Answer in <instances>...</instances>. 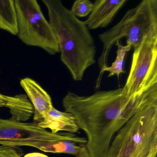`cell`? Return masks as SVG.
Listing matches in <instances>:
<instances>
[{
	"mask_svg": "<svg viewBox=\"0 0 157 157\" xmlns=\"http://www.w3.org/2000/svg\"><path fill=\"white\" fill-rule=\"evenodd\" d=\"M157 101L156 84L130 97L121 88L98 91L89 96L69 91L63 98L62 105L86 134L90 157H107L116 133L140 109Z\"/></svg>",
	"mask_w": 157,
	"mask_h": 157,
	"instance_id": "cell-1",
	"label": "cell"
},
{
	"mask_svg": "<svg viewBox=\"0 0 157 157\" xmlns=\"http://www.w3.org/2000/svg\"><path fill=\"white\" fill-rule=\"evenodd\" d=\"M57 39L61 60L76 81L96 62V46L84 21L79 20L59 0H42Z\"/></svg>",
	"mask_w": 157,
	"mask_h": 157,
	"instance_id": "cell-2",
	"label": "cell"
},
{
	"mask_svg": "<svg viewBox=\"0 0 157 157\" xmlns=\"http://www.w3.org/2000/svg\"><path fill=\"white\" fill-rule=\"evenodd\" d=\"M157 101L140 109L113 138L107 157H157Z\"/></svg>",
	"mask_w": 157,
	"mask_h": 157,
	"instance_id": "cell-3",
	"label": "cell"
},
{
	"mask_svg": "<svg viewBox=\"0 0 157 157\" xmlns=\"http://www.w3.org/2000/svg\"><path fill=\"white\" fill-rule=\"evenodd\" d=\"M157 29V0H143L128 10L117 24L99 35L103 44L98 61L100 71L108 67L110 51L117 41L125 38L126 45L135 48L149 33Z\"/></svg>",
	"mask_w": 157,
	"mask_h": 157,
	"instance_id": "cell-4",
	"label": "cell"
},
{
	"mask_svg": "<svg viewBox=\"0 0 157 157\" xmlns=\"http://www.w3.org/2000/svg\"><path fill=\"white\" fill-rule=\"evenodd\" d=\"M18 37L25 44L42 48L51 55L59 53L53 28L36 0H14Z\"/></svg>",
	"mask_w": 157,
	"mask_h": 157,
	"instance_id": "cell-5",
	"label": "cell"
},
{
	"mask_svg": "<svg viewBox=\"0 0 157 157\" xmlns=\"http://www.w3.org/2000/svg\"><path fill=\"white\" fill-rule=\"evenodd\" d=\"M134 49L129 74L122 88L129 97L157 84V29Z\"/></svg>",
	"mask_w": 157,
	"mask_h": 157,
	"instance_id": "cell-6",
	"label": "cell"
},
{
	"mask_svg": "<svg viewBox=\"0 0 157 157\" xmlns=\"http://www.w3.org/2000/svg\"><path fill=\"white\" fill-rule=\"evenodd\" d=\"M35 123L17 122L0 117V145L15 146L16 144L32 141H48L58 137Z\"/></svg>",
	"mask_w": 157,
	"mask_h": 157,
	"instance_id": "cell-7",
	"label": "cell"
},
{
	"mask_svg": "<svg viewBox=\"0 0 157 157\" xmlns=\"http://www.w3.org/2000/svg\"><path fill=\"white\" fill-rule=\"evenodd\" d=\"M86 138L73 133L60 132L58 138L48 141H32L16 144L15 147H33L46 152L66 153L76 157H90Z\"/></svg>",
	"mask_w": 157,
	"mask_h": 157,
	"instance_id": "cell-8",
	"label": "cell"
},
{
	"mask_svg": "<svg viewBox=\"0 0 157 157\" xmlns=\"http://www.w3.org/2000/svg\"><path fill=\"white\" fill-rule=\"evenodd\" d=\"M20 84L33 106L34 123L38 124L54 107L51 97L38 83L30 78L22 79Z\"/></svg>",
	"mask_w": 157,
	"mask_h": 157,
	"instance_id": "cell-9",
	"label": "cell"
},
{
	"mask_svg": "<svg viewBox=\"0 0 157 157\" xmlns=\"http://www.w3.org/2000/svg\"><path fill=\"white\" fill-rule=\"evenodd\" d=\"M126 0H96L88 19L84 21L89 30L104 28L112 22Z\"/></svg>",
	"mask_w": 157,
	"mask_h": 157,
	"instance_id": "cell-10",
	"label": "cell"
},
{
	"mask_svg": "<svg viewBox=\"0 0 157 157\" xmlns=\"http://www.w3.org/2000/svg\"><path fill=\"white\" fill-rule=\"evenodd\" d=\"M37 124L44 129L48 128L53 134L61 131L75 134L79 130L76 118L72 114L65 111L61 112L54 107Z\"/></svg>",
	"mask_w": 157,
	"mask_h": 157,
	"instance_id": "cell-11",
	"label": "cell"
},
{
	"mask_svg": "<svg viewBox=\"0 0 157 157\" xmlns=\"http://www.w3.org/2000/svg\"><path fill=\"white\" fill-rule=\"evenodd\" d=\"M7 107L11 115L10 119L17 122H25L34 113L32 103L26 94L11 96L0 93V108Z\"/></svg>",
	"mask_w": 157,
	"mask_h": 157,
	"instance_id": "cell-12",
	"label": "cell"
},
{
	"mask_svg": "<svg viewBox=\"0 0 157 157\" xmlns=\"http://www.w3.org/2000/svg\"><path fill=\"white\" fill-rule=\"evenodd\" d=\"M0 30L16 36L18 33L14 0H0Z\"/></svg>",
	"mask_w": 157,
	"mask_h": 157,
	"instance_id": "cell-13",
	"label": "cell"
},
{
	"mask_svg": "<svg viewBox=\"0 0 157 157\" xmlns=\"http://www.w3.org/2000/svg\"><path fill=\"white\" fill-rule=\"evenodd\" d=\"M117 46V56L115 61L112 63L110 67H105L101 71H100L98 78L96 80L95 84V89H99L101 86L102 79L103 77L104 74L105 72H109L108 77L116 75L117 78H119L121 73H124V71L123 69L124 60L127 53L130 51L131 48L130 46L128 45H123L121 44L120 41H117L116 44Z\"/></svg>",
	"mask_w": 157,
	"mask_h": 157,
	"instance_id": "cell-14",
	"label": "cell"
},
{
	"mask_svg": "<svg viewBox=\"0 0 157 157\" xmlns=\"http://www.w3.org/2000/svg\"><path fill=\"white\" fill-rule=\"evenodd\" d=\"M93 7V3L90 0H77L73 3L71 11L77 17H84L90 13Z\"/></svg>",
	"mask_w": 157,
	"mask_h": 157,
	"instance_id": "cell-15",
	"label": "cell"
},
{
	"mask_svg": "<svg viewBox=\"0 0 157 157\" xmlns=\"http://www.w3.org/2000/svg\"><path fill=\"white\" fill-rule=\"evenodd\" d=\"M23 155L19 147L0 145V157H22Z\"/></svg>",
	"mask_w": 157,
	"mask_h": 157,
	"instance_id": "cell-16",
	"label": "cell"
},
{
	"mask_svg": "<svg viewBox=\"0 0 157 157\" xmlns=\"http://www.w3.org/2000/svg\"><path fill=\"white\" fill-rule=\"evenodd\" d=\"M24 157H49L47 155L39 152H32L25 155Z\"/></svg>",
	"mask_w": 157,
	"mask_h": 157,
	"instance_id": "cell-17",
	"label": "cell"
}]
</instances>
